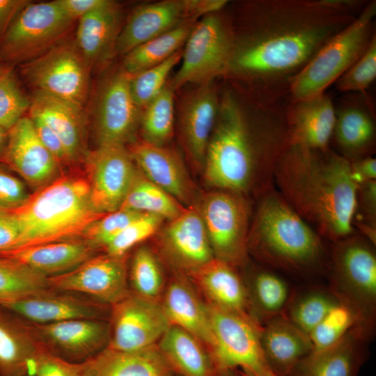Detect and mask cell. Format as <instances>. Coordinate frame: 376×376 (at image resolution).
<instances>
[{
  "label": "cell",
  "mask_w": 376,
  "mask_h": 376,
  "mask_svg": "<svg viewBox=\"0 0 376 376\" xmlns=\"http://www.w3.org/2000/svg\"><path fill=\"white\" fill-rule=\"evenodd\" d=\"M64 13L72 20L79 19L95 10L114 4L110 0H56Z\"/></svg>",
  "instance_id": "54"
},
{
  "label": "cell",
  "mask_w": 376,
  "mask_h": 376,
  "mask_svg": "<svg viewBox=\"0 0 376 376\" xmlns=\"http://www.w3.org/2000/svg\"><path fill=\"white\" fill-rule=\"evenodd\" d=\"M24 376H34V375H33V373H28Z\"/></svg>",
  "instance_id": "60"
},
{
  "label": "cell",
  "mask_w": 376,
  "mask_h": 376,
  "mask_svg": "<svg viewBox=\"0 0 376 376\" xmlns=\"http://www.w3.org/2000/svg\"><path fill=\"white\" fill-rule=\"evenodd\" d=\"M376 78V36L361 57L336 81L338 91L365 94Z\"/></svg>",
  "instance_id": "46"
},
{
  "label": "cell",
  "mask_w": 376,
  "mask_h": 376,
  "mask_svg": "<svg viewBox=\"0 0 376 376\" xmlns=\"http://www.w3.org/2000/svg\"><path fill=\"white\" fill-rule=\"evenodd\" d=\"M95 249L84 238L20 248L0 254L46 277L68 272L93 256Z\"/></svg>",
  "instance_id": "28"
},
{
  "label": "cell",
  "mask_w": 376,
  "mask_h": 376,
  "mask_svg": "<svg viewBox=\"0 0 376 376\" xmlns=\"http://www.w3.org/2000/svg\"><path fill=\"white\" fill-rule=\"evenodd\" d=\"M288 97L242 99L226 90L204 160L206 183L258 198L274 188V171L291 145Z\"/></svg>",
  "instance_id": "2"
},
{
  "label": "cell",
  "mask_w": 376,
  "mask_h": 376,
  "mask_svg": "<svg viewBox=\"0 0 376 376\" xmlns=\"http://www.w3.org/2000/svg\"><path fill=\"white\" fill-rule=\"evenodd\" d=\"M33 373L34 376H82L81 363L69 361L40 348L35 359Z\"/></svg>",
  "instance_id": "50"
},
{
  "label": "cell",
  "mask_w": 376,
  "mask_h": 376,
  "mask_svg": "<svg viewBox=\"0 0 376 376\" xmlns=\"http://www.w3.org/2000/svg\"><path fill=\"white\" fill-rule=\"evenodd\" d=\"M233 33L231 22L218 13L207 15L195 23L182 54V63L171 87L187 84L211 83L224 75L231 56Z\"/></svg>",
  "instance_id": "9"
},
{
  "label": "cell",
  "mask_w": 376,
  "mask_h": 376,
  "mask_svg": "<svg viewBox=\"0 0 376 376\" xmlns=\"http://www.w3.org/2000/svg\"><path fill=\"white\" fill-rule=\"evenodd\" d=\"M350 162L351 177L357 187L363 183L376 180V159L373 156Z\"/></svg>",
  "instance_id": "55"
},
{
  "label": "cell",
  "mask_w": 376,
  "mask_h": 376,
  "mask_svg": "<svg viewBox=\"0 0 376 376\" xmlns=\"http://www.w3.org/2000/svg\"><path fill=\"white\" fill-rule=\"evenodd\" d=\"M130 75L123 69L101 84L93 105L94 127L98 146H124L140 124L141 109L134 102Z\"/></svg>",
  "instance_id": "14"
},
{
  "label": "cell",
  "mask_w": 376,
  "mask_h": 376,
  "mask_svg": "<svg viewBox=\"0 0 376 376\" xmlns=\"http://www.w3.org/2000/svg\"><path fill=\"white\" fill-rule=\"evenodd\" d=\"M376 1H368L357 17L333 36L292 80L291 102L318 96L361 57L376 36Z\"/></svg>",
  "instance_id": "6"
},
{
  "label": "cell",
  "mask_w": 376,
  "mask_h": 376,
  "mask_svg": "<svg viewBox=\"0 0 376 376\" xmlns=\"http://www.w3.org/2000/svg\"><path fill=\"white\" fill-rule=\"evenodd\" d=\"M180 203L148 180L137 169L120 209L171 220L185 210Z\"/></svg>",
  "instance_id": "37"
},
{
  "label": "cell",
  "mask_w": 376,
  "mask_h": 376,
  "mask_svg": "<svg viewBox=\"0 0 376 376\" xmlns=\"http://www.w3.org/2000/svg\"><path fill=\"white\" fill-rule=\"evenodd\" d=\"M162 307L171 325L194 336L207 345L209 351L212 333L207 306L201 304L187 284L181 281L171 283Z\"/></svg>",
  "instance_id": "34"
},
{
  "label": "cell",
  "mask_w": 376,
  "mask_h": 376,
  "mask_svg": "<svg viewBox=\"0 0 376 376\" xmlns=\"http://www.w3.org/2000/svg\"><path fill=\"white\" fill-rule=\"evenodd\" d=\"M1 159L36 190L60 175L61 166L40 141L29 116L8 130Z\"/></svg>",
  "instance_id": "18"
},
{
  "label": "cell",
  "mask_w": 376,
  "mask_h": 376,
  "mask_svg": "<svg viewBox=\"0 0 376 376\" xmlns=\"http://www.w3.org/2000/svg\"><path fill=\"white\" fill-rule=\"evenodd\" d=\"M219 97L211 83L201 84L183 100L180 127L184 146L192 162L204 164L207 146L217 120Z\"/></svg>",
  "instance_id": "21"
},
{
  "label": "cell",
  "mask_w": 376,
  "mask_h": 376,
  "mask_svg": "<svg viewBox=\"0 0 376 376\" xmlns=\"http://www.w3.org/2000/svg\"><path fill=\"white\" fill-rule=\"evenodd\" d=\"M112 332L107 347L134 352L155 345L171 325L155 300L128 294L112 305Z\"/></svg>",
  "instance_id": "15"
},
{
  "label": "cell",
  "mask_w": 376,
  "mask_h": 376,
  "mask_svg": "<svg viewBox=\"0 0 376 376\" xmlns=\"http://www.w3.org/2000/svg\"><path fill=\"white\" fill-rule=\"evenodd\" d=\"M158 348L178 376H219L212 357L201 342L187 331L170 325Z\"/></svg>",
  "instance_id": "33"
},
{
  "label": "cell",
  "mask_w": 376,
  "mask_h": 376,
  "mask_svg": "<svg viewBox=\"0 0 376 376\" xmlns=\"http://www.w3.org/2000/svg\"><path fill=\"white\" fill-rule=\"evenodd\" d=\"M130 279L136 295L154 300L159 294L163 285L162 274L157 260L148 248L143 246L135 252Z\"/></svg>",
  "instance_id": "44"
},
{
  "label": "cell",
  "mask_w": 376,
  "mask_h": 376,
  "mask_svg": "<svg viewBox=\"0 0 376 376\" xmlns=\"http://www.w3.org/2000/svg\"><path fill=\"white\" fill-rule=\"evenodd\" d=\"M130 154L138 170L181 204H191L195 189L180 158L164 146L143 141L134 143Z\"/></svg>",
  "instance_id": "22"
},
{
  "label": "cell",
  "mask_w": 376,
  "mask_h": 376,
  "mask_svg": "<svg viewBox=\"0 0 376 376\" xmlns=\"http://www.w3.org/2000/svg\"><path fill=\"white\" fill-rule=\"evenodd\" d=\"M354 94L336 107L331 138L337 153L350 162L373 156L376 142L375 115L368 93Z\"/></svg>",
  "instance_id": "19"
},
{
  "label": "cell",
  "mask_w": 376,
  "mask_h": 376,
  "mask_svg": "<svg viewBox=\"0 0 376 376\" xmlns=\"http://www.w3.org/2000/svg\"><path fill=\"white\" fill-rule=\"evenodd\" d=\"M29 116L40 141L59 165L61 166L71 164L66 150L57 134L40 118L33 115Z\"/></svg>",
  "instance_id": "52"
},
{
  "label": "cell",
  "mask_w": 376,
  "mask_h": 376,
  "mask_svg": "<svg viewBox=\"0 0 376 376\" xmlns=\"http://www.w3.org/2000/svg\"><path fill=\"white\" fill-rule=\"evenodd\" d=\"M143 109L139 124L143 141L164 146L173 133L174 98L172 87L166 85Z\"/></svg>",
  "instance_id": "40"
},
{
  "label": "cell",
  "mask_w": 376,
  "mask_h": 376,
  "mask_svg": "<svg viewBox=\"0 0 376 376\" xmlns=\"http://www.w3.org/2000/svg\"><path fill=\"white\" fill-rule=\"evenodd\" d=\"M196 0H165L137 7L121 27L114 54L125 56L137 46L200 17Z\"/></svg>",
  "instance_id": "17"
},
{
  "label": "cell",
  "mask_w": 376,
  "mask_h": 376,
  "mask_svg": "<svg viewBox=\"0 0 376 376\" xmlns=\"http://www.w3.org/2000/svg\"><path fill=\"white\" fill-rule=\"evenodd\" d=\"M11 211L20 230L15 249L81 238L91 224L106 214L93 207L86 178L79 173L60 175Z\"/></svg>",
  "instance_id": "5"
},
{
  "label": "cell",
  "mask_w": 376,
  "mask_h": 376,
  "mask_svg": "<svg viewBox=\"0 0 376 376\" xmlns=\"http://www.w3.org/2000/svg\"><path fill=\"white\" fill-rule=\"evenodd\" d=\"M353 225L360 230V234L375 244L376 180L358 186Z\"/></svg>",
  "instance_id": "49"
},
{
  "label": "cell",
  "mask_w": 376,
  "mask_h": 376,
  "mask_svg": "<svg viewBox=\"0 0 376 376\" xmlns=\"http://www.w3.org/2000/svg\"><path fill=\"white\" fill-rule=\"evenodd\" d=\"M367 334L356 327L331 346L311 351L291 376H357L363 361L362 340Z\"/></svg>",
  "instance_id": "27"
},
{
  "label": "cell",
  "mask_w": 376,
  "mask_h": 376,
  "mask_svg": "<svg viewBox=\"0 0 376 376\" xmlns=\"http://www.w3.org/2000/svg\"><path fill=\"white\" fill-rule=\"evenodd\" d=\"M29 3L26 0H0V40Z\"/></svg>",
  "instance_id": "56"
},
{
  "label": "cell",
  "mask_w": 376,
  "mask_h": 376,
  "mask_svg": "<svg viewBox=\"0 0 376 376\" xmlns=\"http://www.w3.org/2000/svg\"><path fill=\"white\" fill-rule=\"evenodd\" d=\"M233 267L214 258L191 272V274L211 301V305L249 315L247 311L250 307L247 288Z\"/></svg>",
  "instance_id": "31"
},
{
  "label": "cell",
  "mask_w": 376,
  "mask_h": 376,
  "mask_svg": "<svg viewBox=\"0 0 376 376\" xmlns=\"http://www.w3.org/2000/svg\"><path fill=\"white\" fill-rule=\"evenodd\" d=\"M1 71L0 70V73H1Z\"/></svg>",
  "instance_id": "61"
},
{
  "label": "cell",
  "mask_w": 376,
  "mask_h": 376,
  "mask_svg": "<svg viewBox=\"0 0 376 376\" xmlns=\"http://www.w3.org/2000/svg\"><path fill=\"white\" fill-rule=\"evenodd\" d=\"M182 54L180 49L158 65L129 75L130 93L139 108L146 106L166 86V81L171 70L181 61Z\"/></svg>",
  "instance_id": "43"
},
{
  "label": "cell",
  "mask_w": 376,
  "mask_h": 376,
  "mask_svg": "<svg viewBox=\"0 0 376 376\" xmlns=\"http://www.w3.org/2000/svg\"><path fill=\"white\" fill-rule=\"evenodd\" d=\"M336 122V106L327 93L290 104V142L305 148H330Z\"/></svg>",
  "instance_id": "24"
},
{
  "label": "cell",
  "mask_w": 376,
  "mask_h": 376,
  "mask_svg": "<svg viewBox=\"0 0 376 376\" xmlns=\"http://www.w3.org/2000/svg\"><path fill=\"white\" fill-rule=\"evenodd\" d=\"M30 195L21 180L0 166L1 209H17L28 201Z\"/></svg>",
  "instance_id": "51"
},
{
  "label": "cell",
  "mask_w": 376,
  "mask_h": 376,
  "mask_svg": "<svg viewBox=\"0 0 376 376\" xmlns=\"http://www.w3.org/2000/svg\"><path fill=\"white\" fill-rule=\"evenodd\" d=\"M260 345L267 366L277 376H291L313 350L309 336L283 315L262 326Z\"/></svg>",
  "instance_id": "25"
},
{
  "label": "cell",
  "mask_w": 376,
  "mask_h": 376,
  "mask_svg": "<svg viewBox=\"0 0 376 376\" xmlns=\"http://www.w3.org/2000/svg\"><path fill=\"white\" fill-rule=\"evenodd\" d=\"M356 327H361L368 331L357 313L340 300L309 334L312 351L331 346Z\"/></svg>",
  "instance_id": "42"
},
{
  "label": "cell",
  "mask_w": 376,
  "mask_h": 376,
  "mask_svg": "<svg viewBox=\"0 0 376 376\" xmlns=\"http://www.w3.org/2000/svg\"><path fill=\"white\" fill-rule=\"evenodd\" d=\"M164 219L157 215L143 213L126 226L103 247L106 253L124 256L138 243L154 235Z\"/></svg>",
  "instance_id": "45"
},
{
  "label": "cell",
  "mask_w": 376,
  "mask_h": 376,
  "mask_svg": "<svg viewBox=\"0 0 376 376\" xmlns=\"http://www.w3.org/2000/svg\"><path fill=\"white\" fill-rule=\"evenodd\" d=\"M91 69L75 42L62 40L26 62L22 71L36 91L83 108L88 93Z\"/></svg>",
  "instance_id": "12"
},
{
  "label": "cell",
  "mask_w": 376,
  "mask_h": 376,
  "mask_svg": "<svg viewBox=\"0 0 376 376\" xmlns=\"http://www.w3.org/2000/svg\"><path fill=\"white\" fill-rule=\"evenodd\" d=\"M0 306V376H24L33 373L40 347L28 332Z\"/></svg>",
  "instance_id": "35"
},
{
  "label": "cell",
  "mask_w": 376,
  "mask_h": 376,
  "mask_svg": "<svg viewBox=\"0 0 376 376\" xmlns=\"http://www.w3.org/2000/svg\"><path fill=\"white\" fill-rule=\"evenodd\" d=\"M8 138V131L0 127V158L3 153Z\"/></svg>",
  "instance_id": "58"
},
{
  "label": "cell",
  "mask_w": 376,
  "mask_h": 376,
  "mask_svg": "<svg viewBox=\"0 0 376 376\" xmlns=\"http://www.w3.org/2000/svg\"><path fill=\"white\" fill-rule=\"evenodd\" d=\"M141 214L143 213L123 209L107 213L91 224L84 231L82 238L95 249L103 248Z\"/></svg>",
  "instance_id": "48"
},
{
  "label": "cell",
  "mask_w": 376,
  "mask_h": 376,
  "mask_svg": "<svg viewBox=\"0 0 376 376\" xmlns=\"http://www.w3.org/2000/svg\"><path fill=\"white\" fill-rule=\"evenodd\" d=\"M212 343L209 352L219 374L241 369L250 375L267 366L261 345L262 325L250 315L207 306Z\"/></svg>",
  "instance_id": "10"
},
{
  "label": "cell",
  "mask_w": 376,
  "mask_h": 376,
  "mask_svg": "<svg viewBox=\"0 0 376 376\" xmlns=\"http://www.w3.org/2000/svg\"><path fill=\"white\" fill-rule=\"evenodd\" d=\"M31 100L23 94L10 70L0 73V127L8 130L29 109Z\"/></svg>",
  "instance_id": "47"
},
{
  "label": "cell",
  "mask_w": 376,
  "mask_h": 376,
  "mask_svg": "<svg viewBox=\"0 0 376 376\" xmlns=\"http://www.w3.org/2000/svg\"><path fill=\"white\" fill-rule=\"evenodd\" d=\"M215 258L235 266L246 260L251 214L246 196L224 189L205 195L196 206Z\"/></svg>",
  "instance_id": "8"
},
{
  "label": "cell",
  "mask_w": 376,
  "mask_h": 376,
  "mask_svg": "<svg viewBox=\"0 0 376 376\" xmlns=\"http://www.w3.org/2000/svg\"><path fill=\"white\" fill-rule=\"evenodd\" d=\"M75 43L91 67L114 54L121 29V13L116 3L78 19Z\"/></svg>",
  "instance_id": "30"
},
{
  "label": "cell",
  "mask_w": 376,
  "mask_h": 376,
  "mask_svg": "<svg viewBox=\"0 0 376 376\" xmlns=\"http://www.w3.org/2000/svg\"><path fill=\"white\" fill-rule=\"evenodd\" d=\"M19 235V226L13 212L0 208V254L15 249Z\"/></svg>",
  "instance_id": "53"
},
{
  "label": "cell",
  "mask_w": 376,
  "mask_h": 376,
  "mask_svg": "<svg viewBox=\"0 0 376 376\" xmlns=\"http://www.w3.org/2000/svg\"><path fill=\"white\" fill-rule=\"evenodd\" d=\"M274 187L322 237L333 242L354 232L357 185L350 162L331 148L291 144L278 162Z\"/></svg>",
  "instance_id": "3"
},
{
  "label": "cell",
  "mask_w": 376,
  "mask_h": 376,
  "mask_svg": "<svg viewBox=\"0 0 376 376\" xmlns=\"http://www.w3.org/2000/svg\"><path fill=\"white\" fill-rule=\"evenodd\" d=\"M81 368L82 376H175L155 345L134 352L106 347Z\"/></svg>",
  "instance_id": "26"
},
{
  "label": "cell",
  "mask_w": 376,
  "mask_h": 376,
  "mask_svg": "<svg viewBox=\"0 0 376 376\" xmlns=\"http://www.w3.org/2000/svg\"><path fill=\"white\" fill-rule=\"evenodd\" d=\"M74 20L56 1L29 3L0 40V54L12 62H28L61 42Z\"/></svg>",
  "instance_id": "11"
},
{
  "label": "cell",
  "mask_w": 376,
  "mask_h": 376,
  "mask_svg": "<svg viewBox=\"0 0 376 376\" xmlns=\"http://www.w3.org/2000/svg\"><path fill=\"white\" fill-rule=\"evenodd\" d=\"M160 240L173 261L191 272L214 258L195 205L185 207L180 215L169 220L161 230Z\"/></svg>",
  "instance_id": "20"
},
{
  "label": "cell",
  "mask_w": 376,
  "mask_h": 376,
  "mask_svg": "<svg viewBox=\"0 0 376 376\" xmlns=\"http://www.w3.org/2000/svg\"><path fill=\"white\" fill-rule=\"evenodd\" d=\"M358 15L338 0H260L249 3L247 28L233 33L224 75L247 80L252 94L289 97L294 78L333 36Z\"/></svg>",
  "instance_id": "1"
},
{
  "label": "cell",
  "mask_w": 376,
  "mask_h": 376,
  "mask_svg": "<svg viewBox=\"0 0 376 376\" xmlns=\"http://www.w3.org/2000/svg\"><path fill=\"white\" fill-rule=\"evenodd\" d=\"M235 371V370H226L220 373L219 376H238Z\"/></svg>",
  "instance_id": "59"
},
{
  "label": "cell",
  "mask_w": 376,
  "mask_h": 376,
  "mask_svg": "<svg viewBox=\"0 0 376 376\" xmlns=\"http://www.w3.org/2000/svg\"><path fill=\"white\" fill-rule=\"evenodd\" d=\"M40 336L51 343L59 357L81 363L96 354L109 343L107 328L95 319H72L35 324Z\"/></svg>",
  "instance_id": "23"
},
{
  "label": "cell",
  "mask_w": 376,
  "mask_h": 376,
  "mask_svg": "<svg viewBox=\"0 0 376 376\" xmlns=\"http://www.w3.org/2000/svg\"><path fill=\"white\" fill-rule=\"evenodd\" d=\"M49 288L47 277L15 260L0 257V306Z\"/></svg>",
  "instance_id": "39"
},
{
  "label": "cell",
  "mask_w": 376,
  "mask_h": 376,
  "mask_svg": "<svg viewBox=\"0 0 376 376\" xmlns=\"http://www.w3.org/2000/svg\"><path fill=\"white\" fill-rule=\"evenodd\" d=\"M49 287L61 291L84 293L111 305L125 297V256H93L73 269L47 277Z\"/></svg>",
  "instance_id": "16"
},
{
  "label": "cell",
  "mask_w": 376,
  "mask_h": 376,
  "mask_svg": "<svg viewBox=\"0 0 376 376\" xmlns=\"http://www.w3.org/2000/svg\"><path fill=\"white\" fill-rule=\"evenodd\" d=\"M333 291L314 289L288 301L285 318L309 335L327 313L339 302Z\"/></svg>",
  "instance_id": "41"
},
{
  "label": "cell",
  "mask_w": 376,
  "mask_h": 376,
  "mask_svg": "<svg viewBox=\"0 0 376 376\" xmlns=\"http://www.w3.org/2000/svg\"><path fill=\"white\" fill-rule=\"evenodd\" d=\"M242 375V374H241ZM242 376H277L276 375H275L269 368V367L267 366L261 368L260 369H259L258 370L250 374V375H242Z\"/></svg>",
  "instance_id": "57"
},
{
  "label": "cell",
  "mask_w": 376,
  "mask_h": 376,
  "mask_svg": "<svg viewBox=\"0 0 376 376\" xmlns=\"http://www.w3.org/2000/svg\"><path fill=\"white\" fill-rule=\"evenodd\" d=\"M248 236V251L266 266L297 274L325 264L322 238L272 189L260 196Z\"/></svg>",
  "instance_id": "4"
},
{
  "label": "cell",
  "mask_w": 376,
  "mask_h": 376,
  "mask_svg": "<svg viewBox=\"0 0 376 376\" xmlns=\"http://www.w3.org/2000/svg\"><path fill=\"white\" fill-rule=\"evenodd\" d=\"M1 306L38 324L72 319H95L97 316V310L93 304L47 290Z\"/></svg>",
  "instance_id": "32"
},
{
  "label": "cell",
  "mask_w": 376,
  "mask_h": 376,
  "mask_svg": "<svg viewBox=\"0 0 376 376\" xmlns=\"http://www.w3.org/2000/svg\"><path fill=\"white\" fill-rule=\"evenodd\" d=\"M194 24L186 22L137 46L124 56L122 69L132 75L164 62L180 50Z\"/></svg>",
  "instance_id": "36"
},
{
  "label": "cell",
  "mask_w": 376,
  "mask_h": 376,
  "mask_svg": "<svg viewBox=\"0 0 376 376\" xmlns=\"http://www.w3.org/2000/svg\"><path fill=\"white\" fill-rule=\"evenodd\" d=\"M247 291L250 306L258 314V322L260 319L265 323L282 315L290 301L287 283L267 268H258L253 272Z\"/></svg>",
  "instance_id": "38"
},
{
  "label": "cell",
  "mask_w": 376,
  "mask_h": 376,
  "mask_svg": "<svg viewBox=\"0 0 376 376\" xmlns=\"http://www.w3.org/2000/svg\"><path fill=\"white\" fill-rule=\"evenodd\" d=\"M29 115L40 118L59 137L71 162L84 155L83 108L68 101L36 91L31 100Z\"/></svg>",
  "instance_id": "29"
},
{
  "label": "cell",
  "mask_w": 376,
  "mask_h": 376,
  "mask_svg": "<svg viewBox=\"0 0 376 376\" xmlns=\"http://www.w3.org/2000/svg\"><path fill=\"white\" fill-rule=\"evenodd\" d=\"M91 200L103 214L120 209L137 169L124 146H98L85 155Z\"/></svg>",
  "instance_id": "13"
},
{
  "label": "cell",
  "mask_w": 376,
  "mask_h": 376,
  "mask_svg": "<svg viewBox=\"0 0 376 376\" xmlns=\"http://www.w3.org/2000/svg\"><path fill=\"white\" fill-rule=\"evenodd\" d=\"M334 243L332 291L357 313L363 324L369 329L376 307L375 244L355 233Z\"/></svg>",
  "instance_id": "7"
}]
</instances>
